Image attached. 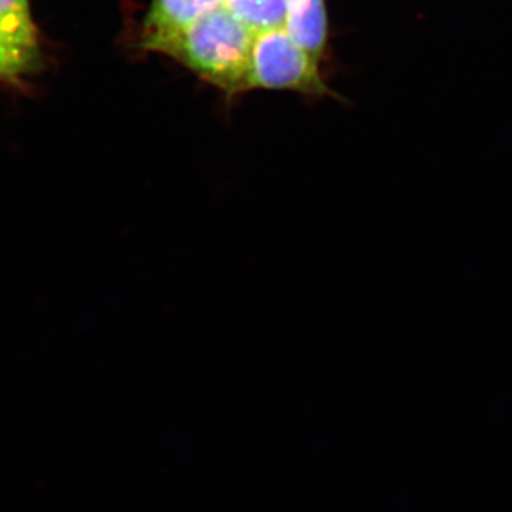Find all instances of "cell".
<instances>
[{
	"label": "cell",
	"instance_id": "1",
	"mask_svg": "<svg viewBox=\"0 0 512 512\" xmlns=\"http://www.w3.org/2000/svg\"><path fill=\"white\" fill-rule=\"evenodd\" d=\"M254 37L251 29L221 6L158 43L151 52L170 57L202 82L212 84L227 94L228 99H234L247 93Z\"/></svg>",
	"mask_w": 512,
	"mask_h": 512
},
{
	"label": "cell",
	"instance_id": "2",
	"mask_svg": "<svg viewBox=\"0 0 512 512\" xmlns=\"http://www.w3.org/2000/svg\"><path fill=\"white\" fill-rule=\"evenodd\" d=\"M256 89L286 90L316 99L336 97L320 76L319 60L293 43L282 28L255 33L247 92Z\"/></svg>",
	"mask_w": 512,
	"mask_h": 512
},
{
	"label": "cell",
	"instance_id": "3",
	"mask_svg": "<svg viewBox=\"0 0 512 512\" xmlns=\"http://www.w3.org/2000/svg\"><path fill=\"white\" fill-rule=\"evenodd\" d=\"M222 5L224 0H151L141 25V49L151 52L158 43L188 28Z\"/></svg>",
	"mask_w": 512,
	"mask_h": 512
},
{
	"label": "cell",
	"instance_id": "4",
	"mask_svg": "<svg viewBox=\"0 0 512 512\" xmlns=\"http://www.w3.org/2000/svg\"><path fill=\"white\" fill-rule=\"evenodd\" d=\"M282 29L293 43L320 62L328 49L329 39L325 0H286Z\"/></svg>",
	"mask_w": 512,
	"mask_h": 512
},
{
	"label": "cell",
	"instance_id": "5",
	"mask_svg": "<svg viewBox=\"0 0 512 512\" xmlns=\"http://www.w3.org/2000/svg\"><path fill=\"white\" fill-rule=\"evenodd\" d=\"M46 50H33L9 39L0 30V84L25 92L28 80L46 69Z\"/></svg>",
	"mask_w": 512,
	"mask_h": 512
},
{
	"label": "cell",
	"instance_id": "6",
	"mask_svg": "<svg viewBox=\"0 0 512 512\" xmlns=\"http://www.w3.org/2000/svg\"><path fill=\"white\" fill-rule=\"evenodd\" d=\"M0 30L19 45L46 50V39L33 19L29 0H0Z\"/></svg>",
	"mask_w": 512,
	"mask_h": 512
},
{
	"label": "cell",
	"instance_id": "7",
	"mask_svg": "<svg viewBox=\"0 0 512 512\" xmlns=\"http://www.w3.org/2000/svg\"><path fill=\"white\" fill-rule=\"evenodd\" d=\"M222 6L254 33L284 28L286 0H224Z\"/></svg>",
	"mask_w": 512,
	"mask_h": 512
}]
</instances>
